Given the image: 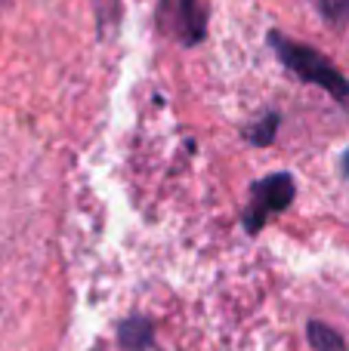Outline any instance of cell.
<instances>
[{
    "instance_id": "7",
    "label": "cell",
    "mask_w": 349,
    "mask_h": 351,
    "mask_svg": "<svg viewBox=\"0 0 349 351\" xmlns=\"http://www.w3.org/2000/svg\"><path fill=\"white\" fill-rule=\"evenodd\" d=\"M319 12L334 28H344L349 22V0H319Z\"/></svg>"
},
{
    "instance_id": "3",
    "label": "cell",
    "mask_w": 349,
    "mask_h": 351,
    "mask_svg": "<svg viewBox=\"0 0 349 351\" xmlns=\"http://www.w3.org/2000/svg\"><path fill=\"white\" fill-rule=\"evenodd\" d=\"M158 31L179 47H198L207 37V3L204 0H158Z\"/></svg>"
},
{
    "instance_id": "1",
    "label": "cell",
    "mask_w": 349,
    "mask_h": 351,
    "mask_svg": "<svg viewBox=\"0 0 349 351\" xmlns=\"http://www.w3.org/2000/svg\"><path fill=\"white\" fill-rule=\"evenodd\" d=\"M266 40L275 49L278 62H282L297 80L319 86V90H325L337 105L349 108V80L328 56H322L319 49L309 47V43H300V40H294V37L282 34V31H269Z\"/></svg>"
},
{
    "instance_id": "8",
    "label": "cell",
    "mask_w": 349,
    "mask_h": 351,
    "mask_svg": "<svg viewBox=\"0 0 349 351\" xmlns=\"http://www.w3.org/2000/svg\"><path fill=\"white\" fill-rule=\"evenodd\" d=\"M344 176H346V179H349V152L344 154Z\"/></svg>"
},
{
    "instance_id": "4",
    "label": "cell",
    "mask_w": 349,
    "mask_h": 351,
    "mask_svg": "<svg viewBox=\"0 0 349 351\" xmlns=\"http://www.w3.org/2000/svg\"><path fill=\"white\" fill-rule=\"evenodd\" d=\"M306 339H309V348L313 351H349L344 336H340L334 327L322 324V321H309L306 324Z\"/></svg>"
},
{
    "instance_id": "2",
    "label": "cell",
    "mask_w": 349,
    "mask_h": 351,
    "mask_svg": "<svg viewBox=\"0 0 349 351\" xmlns=\"http://www.w3.org/2000/svg\"><path fill=\"white\" fill-rule=\"evenodd\" d=\"M294 197H297V182L291 173H269L263 179L251 182V197H247V206L241 213V228L247 234H260L272 216L284 213L294 204Z\"/></svg>"
},
{
    "instance_id": "6",
    "label": "cell",
    "mask_w": 349,
    "mask_h": 351,
    "mask_svg": "<svg viewBox=\"0 0 349 351\" xmlns=\"http://www.w3.org/2000/svg\"><path fill=\"white\" fill-rule=\"evenodd\" d=\"M278 121H282V117H278L275 111H269V114H263L257 123H251V127L245 130V139L251 142V145H257V148H266L272 139H275Z\"/></svg>"
},
{
    "instance_id": "5",
    "label": "cell",
    "mask_w": 349,
    "mask_h": 351,
    "mask_svg": "<svg viewBox=\"0 0 349 351\" xmlns=\"http://www.w3.org/2000/svg\"><path fill=\"white\" fill-rule=\"evenodd\" d=\"M117 342H121L124 351H142L152 342V324L142 321V317H133V321L121 324L117 330Z\"/></svg>"
}]
</instances>
